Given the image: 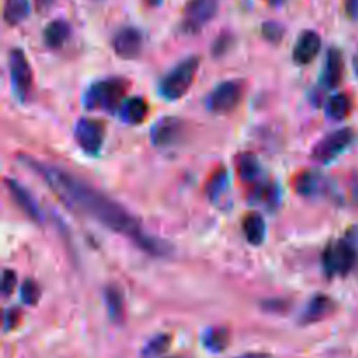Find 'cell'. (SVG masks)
<instances>
[{"label": "cell", "mask_w": 358, "mask_h": 358, "mask_svg": "<svg viewBox=\"0 0 358 358\" xmlns=\"http://www.w3.org/2000/svg\"><path fill=\"white\" fill-rule=\"evenodd\" d=\"M20 159L27 164V168L35 171L52 189V192L72 210H80L87 217L98 220L107 229L131 240L136 247L154 257H166L171 252V247L166 241L147 234L142 224L124 206L115 203L98 189L91 187L86 182H80L73 175L51 164L41 163L27 156H20Z\"/></svg>", "instance_id": "obj_1"}, {"label": "cell", "mask_w": 358, "mask_h": 358, "mask_svg": "<svg viewBox=\"0 0 358 358\" xmlns=\"http://www.w3.org/2000/svg\"><path fill=\"white\" fill-rule=\"evenodd\" d=\"M129 83L121 77H110V79L96 80L87 87L84 94V105L90 110H101V112H119L126 98Z\"/></svg>", "instance_id": "obj_2"}, {"label": "cell", "mask_w": 358, "mask_h": 358, "mask_svg": "<svg viewBox=\"0 0 358 358\" xmlns=\"http://www.w3.org/2000/svg\"><path fill=\"white\" fill-rule=\"evenodd\" d=\"M199 69V58L198 56H189V58L178 62L163 79L159 80V91L161 96L168 101L180 100L192 86L196 73Z\"/></svg>", "instance_id": "obj_3"}, {"label": "cell", "mask_w": 358, "mask_h": 358, "mask_svg": "<svg viewBox=\"0 0 358 358\" xmlns=\"http://www.w3.org/2000/svg\"><path fill=\"white\" fill-rule=\"evenodd\" d=\"M358 262V241L355 236H345L327 247L324 254V269L327 276H346Z\"/></svg>", "instance_id": "obj_4"}, {"label": "cell", "mask_w": 358, "mask_h": 358, "mask_svg": "<svg viewBox=\"0 0 358 358\" xmlns=\"http://www.w3.org/2000/svg\"><path fill=\"white\" fill-rule=\"evenodd\" d=\"M219 13V0H187L182 14V31L198 34Z\"/></svg>", "instance_id": "obj_5"}, {"label": "cell", "mask_w": 358, "mask_h": 358, "mask_svg": "<svg viewBox=\"0 0 358 358\" xmlns=\"http://www.w3.org/2000/svg\"><path fill=\"white\" fill-rule=\"evenodd\" d=\"M353 140H355V133L350 128H341L338 129V131L329 133L325 138H322L320 142L313 147L311 157L320 164L331 163V161H334L336 157L341 156V154L352 145Z\"/></svg>", "instance_id": "obj_6"}, {"label": "cell", "mask_w": 358, "mask_h": 358, "mask_svg": "<svg viewBox=\"0 0 358 358\" xmlns=\"http://www.w3.org/2000/svg\"><path fill=\"white\" fill-rule=\"evenodd\" d=\"M73 138L80 150H84L90 156H94L101 150L105 142V124L98 119L83 117L77 121L73 128Z\"/></svg>", "instance_id": "obj_7"}, {"label": "cell", "mask_w": 358, "mask_h": 358, "mask_svg": "<svg viewBox=\"0 0 358 358\" xmlns=\"http://www.w3.org/2000/svg\"><path fill=\"white\" fill-rule=\"evenodd\" d=\"M9 70L13 79V90L16 91L20 100H27L34 87V72L30 62L21 49H13L9 52Z\"/></svg>", "instance_id": "obj_8"}, {"label": "cell", "mask_w": 358, "mask_h": 358, "mask_svg": "<svg viewBox=\"0 0 358 358\" xmlns=\"http://www.w3.org/2000/svg\"><path fill=\"white\" fill-rule=\"evenodd\" d=\"M243 83L241 80H224L208 94V108L213 114H227L241 101Z\"/></svg>", "instance_id": "obj_9"}, {"label": "cell", "mask_w": 358, "mask_h": 358, "mask_svg": "<svg viewBox=\"0 0 358 358\" xmlns=\"http://www.w3.org/2000/svg\"><path fill=\"white\" fill-rule=\"evenodd\" d=\"M184 122L178 117H163L152 126L150 129V138L152 143L159 149H168L177 143L182 142L184 138Z\"/></svg>", "instance_id": "obj_10"}, {"label": "cell", "mask_w": 358, "mask_h": 358, "mask_svg": "<svg viewBox=\"0 0 358 358\" xmlns=\"http://www.w3.org/2000/svg\"><path fill=\"white\" fill-rule=\"evenodd\" d=\"M112 48H114L115 55H117L119 58H136V56L142 52L143 48L142 31L135 27L121 28V30L115 31L114 38H112Z\"/></svg>", "instance_id": "obj_11"}, {"label": "cell", "mask_w": 358, "mask_h": 358, "mask_svg": "<svg viewBox=\"0 0 358 358\" xmlns=\"http://www.w3.org/2000/svg\"><path fill=\"white\" fill-rule=\"evenodd\" d=\"M322 48L320 35L315 30H304L297 37L296 45L292 49V58L297 65H308L318 56Z\"/></svg>", "instance_id": "obj_12"}, {"label": "cell", "mask_w": 358, "mask_h": 358, "mask_svg": "<svg viewBox=\"0 0 358 358\" xmlns=\"http://www.w3.org/2000/svg\"><path fill=\"white\" fill-rule=\"evenodd\" d=\"M336 310V303L329 296H318L311 297L310 303L306 304L304 311L301 313V324L303 325H311L318 324V322L325 320L327 317H331Z\"/></svg>", "instance_id": "obj_13"}, {"label": "cell", "mask_w": 358, "mask_h": 358, "mask_svg": "<svg viewBox=\"0 0 358 358\" xmlns=\"http://www.w3.org/2000/svg\"><path fill=\"white\" fill-rule=\"evenodd\" d=\"M343 76H345V58L338 48H331L325 56L324 73H322V84L327 90H334L341 84Z\"/></svg>", "instance_id": "obj_14"}, {"label": "cell", "mask_w": 358, "mask_h": 358, "mask_svg": "<svg viewBox=\"0 0 358 358\" xmlns=\"http://www.w3.org/2000/svg\"><path fill=\"white\" fill-rule=\"evenodd\" d=\"M6 185L7 189H9L10 196H13L14 203L23 210L24 215H27L28 219L34 220V222H41L42 220L41 210H38V205L34 199V196H31L30 192L20 184V182L13 180V178H6Z\"/></svg>", "instance_id": "obj_15"}, {"label": "cell", "mask_w": 358, "mask_h": 358, "mask_svg": "<svg viewBox=\"0 0 358 358\" xmlns=\"http://www.w3.org/2000/svg\"><path fill=\"white\" fill-rule=\"evenodd\" d=\"M70 34H72V28L65 20H55L44 28L42 37H44V44L49 49H59L69 41Z\"/></svg>", "instance_id": "obj_16"}, {"label": "cell", "mask_w": 358, "mask_h": 358, "mask_svg": "<svg viewBox=\"0 0 358 358\" xmlns=\"http://www.w3.org/2000/svg\"><path fill=\"white\" fill-rule=\"evenodd\" d=\"M147 114H149V105L142 96L128 98L119 110L121 119L128 124H140L142 121H145Z\"/></svg>", "instance_id": "obj_17"}, {"label": "cell", "mask_w": 358, "mask_h": 358, "mask_svg": "<svg viewBox=\"0 0 358 358\" xmlns=\"http://www.w3.org/2000/svg\"><path fill=\"white\" fill-rule=\"evenodd\" d=\"M236 164L238 175H240L241 180L247 182V184H257L262 175V168L257 156H254L252 152H243L238 156Z\"/></svg>", "instance_id": "obj_18"}, {"label": "cell", "mask_w": 358, "mask_h": 358, "mask_svg": "<svg viewBox=\"0 0 358 358\" xmlns=\"http://www.w3.org/2000/svg\"><path fill=\"white\" fill-rule=\"evenodd\" d=\"M250 199L259 205H264L268 208L275 210L280 205V198H282V192H280L278 185L273 184V182H259L254 187V191L250 192Z\"/></svg>", "instance_id": "obj_19"}, {"label": "cell", "mask_w": 358, "mask_h": 358, "mask_svg": "<svg viewBox=\"0 0 358 358\" xmlns=\"http://www.w3.org/2000/svg\"><path fill=\"white\" fill-rule=\"evenodd\" d=\"M243 233H245V236H247L248 243L255 245V247L262 245V241H264V238H266V222H264V219H262L261 213L252 212L245 217Z\"/></svg>", "instance_id": "obj_20"}, {"label": "cell", "mask_w": 358, "mask_h": 358, "mask_svg": "<svg viewBox=\"0 0 358 358\" xmlns=\"http://www.w3.org/2000/svg\"><path fill=\"white\" fill-rule=\"evenodd\" d=\"M105 304H107L108 317L115 324H121L124 320V297L117 287H107L105 289Z\"/></svg>", "instance_id": "obj_21"}, {"label": "cell", "mask_w": 358, "mask_h": 358, "mask_svg": "<svg viewBox=\"0 0 358 358\" xmlns=\"http://www.w3.org/2000/svg\"><path fill=\"white\" fill-rule=\"evenodd\" d=\"M322 175L318 171L306 170L301 175H297L294 180V189L299 192L301 196H315L322 187Z\"/></svg>", "instance_id": "obj_22"}, {"label": "cell", "mask_w": 358, "mask_h": 358, "mask_svg": "<svg viewBox=\"0 0 358 358\" xmlns=\"http://www.w3.org/2000/svg\"><path fill=\"white\" fill-rule=\"evenodd\" d=\"M231 334L226 327H213L203 334V346L212 353H220L227 348Z\"/></svg>", "instance_id": "obj_23"}, {"label": "cell", "mask_w": 358, "mask_h": 358, "mask_svg": "<svg viewBox=\"0 0 358 358\" xmlns=\"http://www.w3.org/2000/svg\"><path fill=\"white\" fill-rule=\"evenodd\" d=\"M325 112H327L329 119H332V121H343L352 112V100H350L348 94L338 93L329 100Z\"/></svg>", "instance_id": "obj_24"}, {"label": "cell", "mask_w": 358, "mask_h": 358, "mask_svg": "<svg viewBox=\"0 0 358 358\" xmlns=\"http://www.w3.org/2000/svg\"><path fill=\"white\" fill-rule=\"evenodd\" d=\"M30 14L28 0H6L3 6V20L9 24H20Z\"/></svg>", "instance_id": "obj_25"}, {"label": "cell", "mask_w": 358, "mask_h": 358, "mask_svg": "<svg viewBox=\"0 0 358 358\" xmlns=\"http://www.w3.org/2000/svg\"><path fill=\"white\" fill-rule=\"evenodd\" d=\"M171 345V336L168 334H157L152 339L145 343V346L142 348V358H156L163 355Z\"/></svg>", "instance_id": "obj_26"}, {"label": "cell", "mask_w": 358, "mask_h": 358, "mask_svg": "<svg viewBox=\"0 0 358 358\" xmlns=\"http://www.w3.org/2000/svg\"><path fill=\"white\" fill-rule=\"evenodd\" d=\"M227 189V171L226 170H217L215 173L210 177L208 185H206V194L212 201H217L224 191Z\"/></svg>", "instance_id": "obj_27"}, {"label": "cell", "mask_w": 358, "mask_h": 358, "mask_svg": "<svg viewBox=\"0 0 358 358\" xmlns=\"http://www.w3.org/2000/svg\"><path fill=\"white\" fill-rule=\"evenodd\" d=\"M21 301H23L27 306H35L38 303V297H41V289H38L37 283L34 280H27V282L21 285Z\"/></svg>", "instance_id": "obj_28"}, {"label": "cell", "mask_w": 358, "mask_h": 358, "mask_svg": "<svg viewBox=\"0 0 358 358\" xmlns=\"http://www.w3.org/2000/svg\"><path fill=\"white\" fill-rule=\"evenodd\" d=\"M262 35H264L266 41L269 42H280L283 38V35H285V28L282 27L280 23H276V21H266L264 24H262Z\"/></svg>", "instance_id": "obj_29"}, {"label": "cell", "mask_w": 358, "mask_h": 358, "mask_svg": "<svg viewBox=\"0 0 358 358\" xmlns=\"http://www.w3.org/2000/svg\"><path fill=\"white\" fill-rule=\"evenodd\" d=\"M233 42H234L233 35H229V34L219 35V38H217L215 44H213V55L215 56L226 55V52L229 51L231 45H233Z\"/></svg>", "instance_id": "obj_30"}, {"label": "cell", "mask_w": 358, "mask_h": 358, "mask_svg": "<svg viewBox=\"0 0 358 358\" xmlns=\"http://www.w3.org/2000/svg\"><path fill=\"white\" fill-rule=\"evenodd\" d=\"M14 285H16V273L10 271V269H6V271H3V278H2L3 297H9L10 294H13Z\"/></svg>", "instance_id": "obj_31"}, {"label": "cell", "mask_w": 358, "mask_h": 358, "mask_svg": "<svg viewBox=\"0 0 358 358\" xmlns=\"http://www.w3.org/2000/svg\"><path fill=\"white\" fill-rule=\"evenodd\" d=\"M262 306H264L266 311H275V313H285L287 310H289V303H285V301H266V303H262Z\"/></svg>", "instance_id": "obj_32"}, {"label": "cell", "mask_w": 358, "mask_h": 358, "mask_svg": "<svg viewBox=\"0 0 358 358\" xmlns=\"http://www.w3.org/2000/svg\"><path fill=\"white\" fill-rule=\"evenodd\" d=\"M345 13L350 20H358V0H345Z\"/></svg>", "instance_id": "obj_33"}, {"label": "cell", "mask_w": 358, "mask_h": 358, "mask_svg": "<svg viewBox=\"0 0 358 358\" xmlns=\"http://www.w3.org/2000/svg\"><path fill=\"white\" fill-rule=\"evenodd\" d=\"M17 318H20V310H9L6 313V331H10L17 325Z\"/></svg>", "instance_id": "obj_34"}, {"label": "cell", "mask_w": 358, "mask_h": 358, "mask_svg": "<svg viewBox=\"0 0 358 358\" xmlns=\"http://www.w3.org/2000/svg\"><path fill=\"white\" fill-rule=\"evenodd\" d=\"M56 0H34L35 3V9L38 10V13H48L49 9L52 7V3H55Z\"/></svg>", "instance_id": "obj_35"}, {"label": "cell", "mask_w": 358, "mask_h": 358, "mask_svg": "<svg viewBox=\"0 0 358 358\" xmlns=\"http://www.w3.org/2000/svg\"><path fill=\"white\" fill-rule=\"evenodd\" d=\"M234 358H271L268 355V353H243V355L240 357H234Z\"/></svg>", "instance_id": "obj_36"}, {"label": "cell", "mask_w": 358, "mask_h": 358, "mask_svg": "<svg viewBox=\"0 0 358 358\" xmlns=\"http://www.w3.org/2000/svg\"><path fill=\"white\" fill-rule=\"evenodd\" d=\"M143 2L150 7H159L161 3H163V0H143Z\"/></svg>", "instance_id": "obj_37"}, {"label": "cell", "mask_w": 358, "mask_h": 358, "mask_svg": "<svg viewBox=\"0 0 358 358\" xmlns=\"http://www.w3.org/2000/svg\"><path fill=\"white\" fill-rule=\"evenodd\" d=\"M353 70H355V76H357V79H358V48H357V51H355V56H353Z\"/></svg>", "instance_id": "obj_38"}, {"label": "cell", "mask_w": 358, "mask_h": 358, "mask_svg": "<svg viewBox=\"0 0 358 358\" xmlns=\"http://www.w3.org/2000/svg\"><path fill=\"white\" fill-rule=\"evenodd\" d=\"M353 198H355V201L358 203V178L353 182Z\"/></svg>", "instance_id": "obj_39"}, {"label": "cell", "mask_w": 358, "mask_h": 358, "mask_svg": "<svg viewBox=\"0 0 358 358\" xmlns=\"http://www.w3.org/2000/svg\"><path fill=\"white\" fill-rule=\"evenodd\" d=\"M269 3H273V6H280V3L283 2V0H268Z\"/></svg>", "instance_id": "obj_40"}, {"label": "cell", "mask_w": 358, "mask_h": 358, "mask_svg": "<svg viewBox=\"0 0 358 358\" xmlns=\"http://www.w3.org/2000/svg\"><path fill=\"white\" fill-rule=\"evenodd\" d=\"M173 358H180V357H173Z\"/></svg>", "instance_id": "obj_41"}]
</instances>
